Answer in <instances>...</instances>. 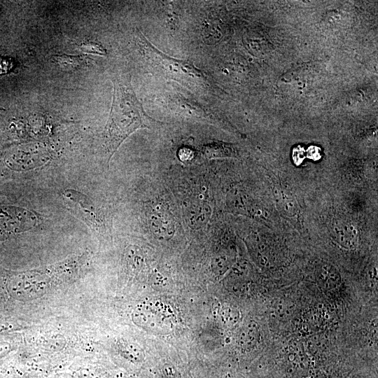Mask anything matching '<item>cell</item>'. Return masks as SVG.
Returning <instances> with one entry per match:
<instances>
[{
	"label": "cell",
	"mask_w": 378,
	"mask_h": 378,
	"mask_svg": "<svg viewBox=\"0 0 378 378\" xmlns=\"http://www.w3.org/2000/svg\"><path fill=\"white\" fill-rule=\"evenodd\" d=\"M62 196L66 206L76 216L92 229H103L102 213L88 196L72 189L64 190Z\"/></svg>",
	"instance_id": "2"
},
{
	"label": "cell",
	"mask_w": 378,
	"mask_h": 378,
	"mask_svg": "<svg viewBox=\"0 0 378 378\" xmlns=\"http://www.w3.org/2000/svg\"><path fill=\"white\" fill-rule=\"evenodd\" d=\"M55 60L62 67L65 69L74 68L79 64L78 59L73 57L59 56Z\"/></svg>",
	"instance_id": "4"
},
{
	"label": "cell",
	"mask_w": 378,
	"mask_h": 378,
	"mask_svg": "<svg viewBox=\"0 0 378 378\" xmlns=\"http://www.w3.org/2000/svg\"><path fill=\"white\" fill-rule=\"evenodd\" d=\"M113 83V103L106 129L109 159L127 136L140 128L146 127L150 119L127 78H118Z\"/></svg>",
	"instance_id": "1"
},
{
	"label": "cell",
	"mask_w": 378,
	"mask_h": 378,
	"mask_svg": "<svg viewBox=\"0 0 378 378\" xmlns=\"http://www.w3.org/2000/svg\"><path fill=\"white\" fill-rule=\"evenodd\" d=\"M81 49L87 52L97 53L99 55L106 54L105 50L99 45L94 43H86L81 46Z\"/></svg>",
	"instance_id": "5"
},
{
	"label": "cell",
	"mask_w": 378,
	"mask_h": 378,
	"mask_svg": "<svg viewBox=\"0 0 378 378\" xmlns=\"http://www.w3.org/2000/svg\"><path fill=\"white\" fill-rule=\"evenodd\" d=\"M336 237L339 241L346 246H354L356 239V231L353 225L344 222L335 227Z\"/></svg>",
	"instance_id": "3"
}]
</instances>
